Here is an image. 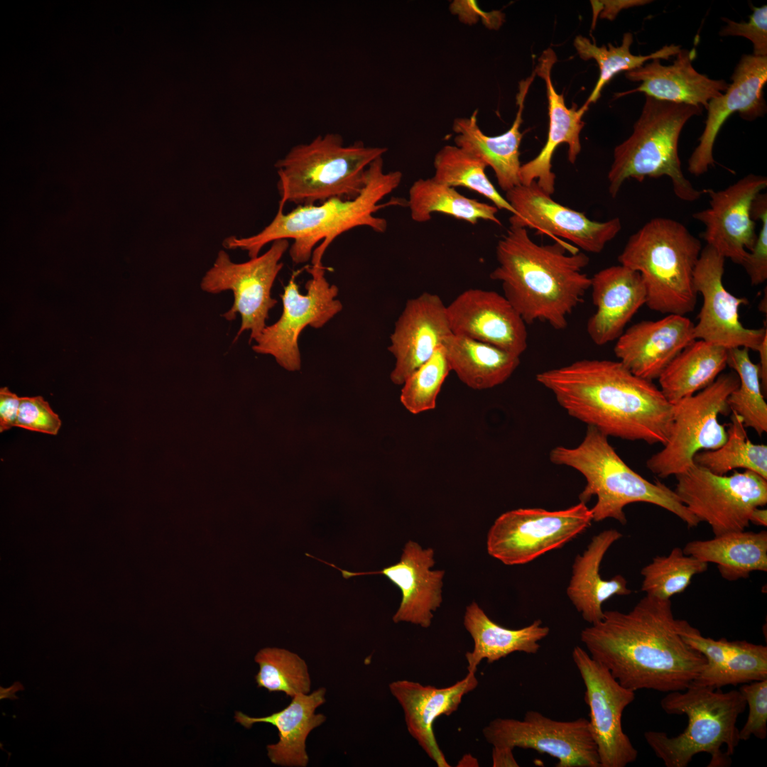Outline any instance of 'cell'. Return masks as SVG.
Wrapping results in <instances>:
<instances>
[{"label": "cell", "mask_w": 767, "mask_h": 767, "mask_svg": "<svg viewBox=\"0 0 767 767\" xmlns=\"http://www.w3.org/2000/svg\"><path fill=\"white\" fill-rule=\"evenodd\" d=\"M549 457L552 463L570 467L584 477L586 485L579 499L587 504L592 496L597 497L596 504L590 508L594 522L614 518L625 525L624 507L643 502L670 511L688 528L697 527L700 523L674 490L658 480L651 482L631 469L609 444L608 437L593 426L587 425L579 445L572 448L555 447Z\"/></svg>", "instance_id": "5b68a950"}, {"label": "cell", "mask_w": 767, "mask_h": 767, "mask_svg": "<svg viewBox=\"0 0 767 767\" xmlns=\"http://www.w3.org/2000/svg\"><path fill=\"white\" fill-rule=\"evenodd\" d=\"M513 750L507 747L493 746L492 766L494 767L518 766L519 765L513 756Z\"/></svg>", "instance_id": "f5cc1de1"}, {"label": "cell", "mask_w": 767, "mask_h": 767, "mask_svg": "<svg viewBox=\"0 0 767 767\" xmlns=\"http://www.w3.org/2000/svg\"><path fill=\"white\" fill-rule=\"evenodd\" d=\"M675 477L676 495L714 536L744 531L753 509L767 504V479L752 471L718 475L694 463Z\"/></svg>", "instance_id": "8fae6325"}, {"label": "cell", "mask_w": 767, "mask_h": 767, "mask_svg": "<svg viewBox=\"0 0 767 767\" xmlns=\"http://www.w3.org/2000/svg\"><path fill=\"white\" fill-rule=\"evenodd\" d=\"M739 691L749 707L747 719L739 731L740 741L751 736L764 739L767 735V679L745 683Z\"/></svg>", "instance_id": "bcb514c9"}, {"label": "cell", "mask_w": 767, "mask_h": 767, "mask_svg": "<svg viewBox=\"0 0 767 767\" xmlns=\"http://www.w3.org/2000/svg\"><path fill=\"white\" fill-rule=\"evenodd\" d=\"M749 522L756 526L766 527L767 510L761 507H756L754 508L749 516Z\"/></svg>", "instance_id": "11a10c76"}, {"label": "cell", "mask_w": 767, "mask_h": 767, "mask_svg": "<svg viewBox=\"0 0 767 767\" xmlns=\"http://www.w3.org/2000/svg\"><path fill=\"white\" fill-rule=\"evenodd\" d=\"M557 57L551 48L544 50L534 70L535 75L543 79L548 101L549 129L545 144L537 156L521 165L519 171L520 183L528 185L536 181L546 193L555 192V175L552 171V158L559 145L568 146L567 158L574 164L581 151L580 133L584 125L582 118L584 114L577 106L567 108L563 94H558L551 80V70Z\"/></svg>", "instance_id": "484cf974"}, {"label": "cell", "mask_w": 767, "mask_h": 767, "mask_svg": "<svg viewBox=\"0 0 767 767\" xmlns=\"http://www.w3.org/2000/svg\"><path fill=\"white\" fill-rule=\"evenodd\" d=\"M694 325L685 315L675 314L637 322L617 339L614 354L632 374L653 381L695 340Z\"/></svg>", "instance_id": "603a6c76"}, {"label": "cell", "mask_w": 767, "mask_h": 767, "mask_svg": "<svg viewBox=\"0 0 767 767\" xmlns=\"http://www.w3.org/2000/svg\"><path fill=\"white\" fill-rule=\"evenodd\" d=\"M590 289L596 310L586 330L592 342L602 346L621 335L646 304V293L640 273L621 264L597 272L591 278Z\"/></svg>", "instance_id": "4316f807"}, {"label": "cell", "mask_w": 767, "mask_h": 767, "mask_svg": "<svg viewBox=\"0 0 767 767\" xmlns=\"http://www.w3.org/2000/svg\"><path fill=\"white\" fill-rule=\"evenodd\" d=\"M752 219L760 220L761 225L752 249L748 251L741 266L745 268L754 285H760L767 279V195L759 193L754 199L751 209Z\"/></svg>", "instance_id": "f6af8a7d"}, {"label": "cell", "mask_w": 767, "mask_h": 767, "mask_svg": "<svg viewBox=\"0 0 767 767\" xmlns=\"http://www.w3.org/2000/svg\"><path fill=\"white\" fill-rule=\"evenodd\" d=\"M766 187V177L751 173L724 190H705L710 198L709 207L692 217L705 225L702 238L707 245L741 265L757 238L751 205Z\"/></svg>", "instance_id": "d6986e66"}, {"label": "cell", "mask_w": 767, "mask_h": 767, "mask_svg": "<svg viewBox=\"0 0 767 767\" xmlns=\"http://www.w3.org/2000/svg\"><path fill=\"white\" fill-rule=\"evenodd\" d=\"M759 354V371L763 393L767 391V335L761 343L758 350Z\"/></svg>", "instance_id": "db71d44e"}, {"label": "cell", "mask_w": 767, "mask_h": 767, "mask_svg": "<svg viewBox=\"0 0 767 767\" xmlns=\"http://www.w3.org/2000/svg\"><path fill=\"white\" fill-rule=\"evenodd\" d=\"M739 384L734 371L722 373L705 388L673 403L668 440L660 451L647 459L646 467L660 478L676 476L694 464L697 452L722 447L727 439V431L719 423V415L730 411L727 400Z\"/></svg>", "instance_id": "30bf717a"}, {"label": "cell", "mask_w": 767, "mask_h": 767, "mask_svg": "<svg viewBox=\"0 0 767 767\" xmlns=\"http://www.w3.org/2000/svg\"><path fill=\"white\" fill-rule=\"evenodd\" d=\"M725 259L708 245L700 253L694 284L703 303L698 322L694 325L695 338L727 349L744 347L756 352L767 329L746 328L739 320V307L748 304V300L736 297L725 288L722 282Z\"/></svg>", "instance_id": "ac0fdd59"}, {"label": "cell", "mask_w": 767, "mask_h": 767, "mask_svg": "<svg viewBox=\"0 0 767 767\" xmlns=\"http://www.w3.org/2000/svg\"><path fill=\"white\" fill-rule=\"evenodd\" d=\"M443 345L451 370L474 390L504 383L520 364L519 356L465 336L452 334Z\"/></svg>", "instance_id": "836d02e7"}, {"label": "cell", "mask_w": 767, "mask_h": 767, "mask_svg": "<svg viewBox=\"0 0 767 767\" xmlns=\"http://www.w3.org/2000/svg\"><path fill=\"white\" fill-rule=\"evenodd\" d=\"M20 397L12 393L9 388L0 389V432H4L15 427Z\"/></svg>", "instance_id": "f907efd6"}, {"label": "cell", "mask_w": 767, "mask_h": 767, "mask_svg": "<svg viewBox=\"0 0 767 767\" xmlns=\"http://www.w3.org/2000/svg\"><path fill=\"white\" fill-rule=\"evenodd\" d=\"M451 371L445 347L442 344L403 384L401 403L413 414L434 409L442 386Z\"/></svg>", "instance_id": "ee69618b"}, {"label": "cell", "mask_w": 767, "mask_h": 767, "mask_svg": "<svg viewBox=\"0 0 767 767\" xmlns=\"http://www.w3.org/2000/svg\"><path fill=\"white\" fill-rule=\"evenodd\" d=\"M306 269L311 276L305 284L307 293H300L293 275L281 295V317L266 325L252 346L254 352L273 357L281 366L290 371L301 366L298 341L305 327L321 328L342 310V303L337 299L338 288L327 282L322 263Z\"/></svg>", "instance_id": "5bb4252c"}, {"label": "cell", "mask_w": 767, "mask_h": 767, "mask_svg": "<svg viewBox=\"0 0 767 767\" xmlns=\"http://www.w3.org/2000/svg\"><path fill=\"white\" fill-rule=\"evenodd\" d=\"M695 628L675 617L670 599L646 594L627 613L604 611L600 621L581 631L580 639L624 687L668 693L686 689L706 664L683 638Z\"/></svg>", "instance_id": "6da1fadb"}, {"label": "cell", "mask_w": 767, "mask_h": 767, "mask_svg": "<svg viewBox=\"0 0 767 767\" xmlns=\"http://www.w3.org/2000/svg\"><path fill=\"white\" fill-rule=\"evenodd\" d=\"M727 23L719 31L720 36H741L749 39L753 44V55L757 57L767 56V6L753 7V13L748 22H736L722 18Z\"/></svg>", "instance_id": "c3c4849f"}, {"label": "cell", "mask_w": 767, "mask_h": 767, "mask_svg": "<svg viewBox=\"0 0 767 767\" xmlns=\"http://www.w3.org/2000/svg\"><path fill=\"white\" fill-rule=\"evenodd\" d=\"M452 13L459 16L460 21L467 23H473L481 17L483 23L489 28H498L503 21V13L499 11L484 12L482 11L474 1H455L450 6Z\"/></svg>", "instance_id": "681fc988"}, {"label": "cell", "mask_w": 767, "mask_h": 767, "mask_svg": "<svg viewBox=\"0 0 767 767\" xmlns=\"http://www.w3.org/2000/svg\"><path fill=\"white\" fill-rule=\"evenodd\" d=\"M464 625L474 641L472 651L465 654L467 672L476 673L483 659L492 663L514 652L536 653L539 641L550 629L540 619L519 629H510L493 621L474 602L466 608Z\"/></svg>", "instance_id": "1f68e13d"}, {"label": "cell", "mask_w": 767, "mask_h": 767, "mask_svg": "<svg viewBox=\"0 0 767 767\" xmlns=\"http://www.w3.org/2000/svg\"><path fill=\"white\" fill-rule=\"evenodd\" d=\"M62 422L42 396L20 397L15 427L55 435Z\"/></svg>", "instance_id": "7dc6e473"}, {"label": "cell", "mask_w": 767, "mask_h": 767, "mask_svg": "<svg viewBox=\"0 0 767 767\" xmlns=\"http://www.w3.org/2000/svg\"><path fill=\"white\" fill-rule=\"evenodd\" d=\"M452 334L482 342L521 357L528 347L526 324L497 292L470 288L447 306Z\"/></svg>", "instance_id": "ffe728a7"}, {"label": "cell", "mask_w": 767, "mask_h": 767, "mask_svg": "<svg viewBox=\"0 0 767 767\" xmlns=\"http://www.w3.org/2000/svg\"><path fill=\"white\" fill-rule=\"evenodd\" d=\"M633 40L632 33L627 32L624 34L620 46L608 43L607 46L599 47L582 36L575 38L574 45L580 57L584 60H594L599 69V79L586 102L580 109L584 113L589 104L599 98L604 87L618 73L637 69L649 60H668L676 56L681 50L680 45L670 44L647 55H636L630 52Z\"/></svg>", "instance_id": "8d00e7d4"}, {"label": "cell", "mask_w": 767, "mask_h": 767, "mask_svg": "<svg viewBox=\"0 0 767 767\" xmlns=\"http://www.w3.org/2000/svg\"><path fill=\"white\" fill-rule=\"evenodd\" d=\"M728 349L695 339L684 349L660 375L665 397L675 403L712 384L727 366Z\"/></svg>", "instance_id": "e575fe53"}, {"label": "cell", "mask_w": 767, "mask_h": 767, "mask_svg": "<svg viewBox=\"0 0 767 767\" xmlns=\"http://www.w3.org/2000/svg\"><path fill=\"white\" fill-rule=\"evenodd\" d=\"M493 746L531 749L556 758L557 767H600L589 720L557 721L537 711L522 719L496 718L482 730Z\"/></svg>", "instance_id": "9a60e30c"}, {"label": "cell", "mask_w": 767, "mask_h": 767, "mask_svg": "<svg viewBox=\"0 0 767 767\" xmlns=\"http://www.w3.org/2000/svg\"><path fill=\"white\" fill-rule=\"evenodd\" d=\"M708 563L685 555L682 548H674L668 555L656 556L641 571L643 576L641 590L646 595L662 599H670L683 592L692 577L705 572Z\"/></svg>", "instance_id": "60d3db41"}, {"label": "cell", "mask_w": 767, "mask_h": 767, "mask_svg": "<svg viewBox=\"0 0 767 767\" xmlns=\"http://www.w3.org/2000/svg\"><path fill=\"white\" fill-rule=\"evenodd\" d=\"M288 247V239L274 241L264 254L244 263L233 262L225 251L220 250L202 277L200 288L206 293L232 291L233 305L222 317L232 321L237 314L240 315L241 325L234 341L244 332L250 331L251 343L266 327L268 312L277 304L271 296L272 287L283 266L281 259Z\"/></svg>", "instance_id": "4fadbf2b"}, {"label": "cell", "mask_w": 767, "mask_h": 767, "mask_svg": "<svg viewBox=\"0 0 767 767\" xmlns=\"http://www.w3.org/2000/svg\"><path fill=\"white\" fill-rule=\"evenodd\" d=\"M702 249L685 225L656 217L629 237L618 261L640 273L651 310L685 315L697 303L694 271Z\"/></svg>", "instance_id": "52a82bcc"}, {"label": "cell", "mask_w": 767, "mask_h": 767, "mask_svg": "<svg viewBox=\"0 0 767 767\" xmlns=\"http://www.w3.org/2000/svg\"><path fill=\"white\" fill-rule=\"evenodd\" d=\"M496 256L498 266L489 277L501 283L504 296L526 324L565 329L590 289L591 278L582 271L588 256L562 240L538 244L526 228L513 226L499 240Z\"/></svg>", "instance_id": "3957f363"}, {"label": "cell", "mask_w": 767, "mask_h": 767, "mask_svg": "<svg viewBox=\"0 0 767 767\" xmlns=\"http://www.w3.org/2000/svg\"><path fill=\"white\" fill-rule=\"evenodd\" d=\"M387 151L357 141L345 145L340 134L319 135L294 146L278 160L279 206L315 205L334 198L353 200L364 188L367 168Z\"/></svg>", "instance_id": "ba28073f"}, {"label": "cell", "mask_w": 767, "mask_h": 767, "mask_svg": "<svg viewBox=\"0 0 767 767\" xmlns=\"http://www.w3.org/2000/svg\"><path fill=\"white\" fill-rule=\"evenodd\" d=\"M690 684L681 691L668 692L660 700L668 714H685L688 723L680 734L670 737L661 731H647L644 738L666 767H686L700 753L711 756L708 767L731 765L730 756L740 739L736 723L746 702L739 691L722 692Z\"/></svg>", "instance_id": "8992f818"}, {"label": "cell", "mask_w": 767, "mask_h": 767, "mask_svg": "<svg viewBox=\"0 0 767 767\" xmlns=\"http://www.w3.org/2000/svg\"><path fill=\"white\" fill-rule=\"evenodd\" d=\"M24 687L20 682H15L11 686L8 688L0 687V699H9L17 700L18 697L16 696L15 693L19 690H23Z\"/></svg>", "instance_id": "9f6ffc18"}, {"label": "cell", "mask_w": 767, "mask_h": 767, "mask_svg": "<svg viewBox=\"0 0 767 767\" xmlns=\"http://www.w3.org/2000/svg\"><path fill=\"white\" fill-rule=\"evenodd\" d=\"M572 657L585 686L584 701L600 767H625L638 756L622 728L623 712L633 702L635 692L621 685L581 647L574 648Z\"/></svg>", "instance_id": "2e32d148"}, {"label": "cell", "mask_w": 767, "mask_h": 767, "mask_svg": "<svg viewBox=\"0 0 767 767\" xmlns=\"http://www.w3.org/2000/svg\"><path fill=\"white\" fill-rule=\"evenodd\" d=\"M259 665L255 676L258 687L269 692H281L288 697L310 692L311 679L308 665L299 655L279 648H265L254 657Z\"/></svg>", "instance_id": "b9f144b4"}, {"label": "cell", "mask_w": 767, "mask_h": 767, "mask_svg": "<svg viewBox=\"0 0 767 767\" xmlns=\"http://www.w3.org/2000/svg\"><path fill=\"white\" fill-rule=\"evenodd\" d=\"M477 685L475 673L470 672L461 680L445 687L423 685L408 680H396L388 685L403 710L408 733L438 767L450 765L437 744L434 722L442 715L449 716L457 711L463 697Z\"/></svg>", "instance_id": "d4e9b609"}, {"label": "cell", "mask_w": 767, "mask_h": 767, "mask_svg": "<svg viewBox=\"0 0 767 767\" xmlns=\"http://www.w3.org/2000/svg\"><path fill=\"white\" fill-rule=\"evenodd\" d=\"M505 199L515 212L509 217L510 226L535 229L555 241L565 239L589 253H600L621 229L619 218L591 220L555 201L536 181L516 186L506 192Z\"/></svg>", "instance_id": "e0dca14e"}, {"label": "cell", "mask_w": 767, "mask_h": 767, "mask_svg": "<svg viewBox=\"0 0 767 767\" xmlns=\"http://www.w3.org/2000/svg\"><path fill=\"white\" fill-rule=\"evenodd\" d=\"M433 165L435 180L452 187L468 188L490 200L498 210L515 214L488 178L486 165L462 148L455 145L443 146L435 154Z\"/></svg>", "instance_id": "f35d334b"}, {"label": "cell", "mask_w": 767, "mask_h": 767, "mask_svg": "<svg viewBox=\"0 0 767 767\" xmlns=\"http://www.w3.org/2000/svg\"><path fill=\"white\" fill-rule=\"evenodd\" d=\"M767 679V647L736 641L724 662L709 672H700L692 683L714 689Z\"/></svg>", "instance_id": "7bdbcfd3"}, {"label": "cell", "mask_w": 767, "mask_h": 767, "mask_svg": "<svg viewBox=\"0 0 767 767\" xmlns=\"http://www.w3.org/2000/svg\"><path fill=\"white\" fill-rule=\"evenodd\" d=\"M407 204L410 217L416 222H428L431 214L439 212L473 225L483 219L501 226L496 216L498 209L494 205L469 198L433 178H419L412 184Z\"/></svg>", "instance_id": "d590c367"}, {"label": "cell", "mask_w": 767, "mask_h": 767, "mask_svg": "<svg viewBox=\"0 0 767 767\" xmlns=\"http://www.w3.org/2000/svg\"><path fill=\"white\" fill-rule=\"evenodd\" d=\"M325 688L320 687L308 694L292 697L287 707L270 715L251 717L236 712L234 718L247 729L256 723H267L276 727L279 740L266 747L271 763L285 767H306L309 762L307 738L327 719L323 714L315 712L325 702Z\"/></svg>", "instance_id": "f546056e"}, {"label": "cell", "mask_w": 767, "mask_h": 767, "mask_svg": "<svg viewBox=\"0 0 767 767\" xmlns=\"http://www.w3.org/2000/svg\"><path fill=\"white\" fill-rule=\"evenodd\" d=\"M452 334L447 306L439 295L425 292L408 300L390 337L388 350L396 359L391 381L403 385Z\"/></svg>", "instance_id": "7402d4cb"}, {"label": "cell", "mask_w": 767, "mask_h": 767, "mask_svg": "<svg viewBox=\"0 0 767 767\" xmlns=\"http://www.w3.org/2000/svg\"><path fill=\"white\" fill-rule=\"evenodd\" d=\"M695 55L694 49H681L672 65H663L660 60L655 59L626 72L628 80L641 83L633 89L616 94V97L638 92L658 100L707 109L709 102L722 95L729 85L723 80H713L699 73L692 64Z\"/></svg>", "instance_id": "83f0119b"}, {"label": "cell", "mask_w": 767, "mask_h": 767, "mask_svg": "<svg viewBox=\"0 0 767 767\" xmlns=\"http://www.w3.org/2000/svg\"><path fill=\"white\" fill-rule=\"evenodd\" d=\"M603 6H605L604 9L602 12L601 16L602 18H607L610 20H613L617 13L624 9H627L632 6L644 5L649 4L651 1L646 0H628V1H601Z\"/></svg>", "instance_id": "816d5d0a"}, {"label": "cell", "mask_w": 767, "mask_h": 767, "mask_svg": "<svg viewBox=\"0 0 767 767\" xmlns=\"http://www.w3.org/2000/svg\"><path fill=\"white\" fill-rule=\"evenodd\" d=\"M434 550L423 549L417 543L409 540L403 550L399 562L380 571L354 572L339 570L344 578L366 575L381 574L396 584L401 591L399 607L393 616L394 623L409 622L428 628L433 618V611L442 602L443 570H430L434 564Z\"/></svg>", "instance_id": "cb8c5ba5"}, {"label": "cell", "mask_w": 767, "mask_h": 767, "mask_svg": "<svg viewBox=\"0 0 767 767\" xmlns=\"http://www.w3.org/2000/svg\"><path fill=\"white\" fill-rule=\"evenodd\" d=\"M622 536L616 529L604 530L594 535L584 553L575 558L567 594L584 620L590 624L602 619V605L604 602L614 595L631 593L627 580L621 575L605 580L599 574L600 565L606 551Z\"/></svg>", "instance_id": "4dcf8cb0"}, {"label": "cell", "mask_w": 767, "mask_h": 767, "mask_svg": "<svg viewBox=\"0 0 767 767\" xmlns=\"http://www.w3.org/2000/svg\"><path fill=\"white\" fill-rule=\"evenodd\" d=\"M592 513L585 503L566 509L518 508L502 513L490 528L488 553L505 565L528 563L562 548L591 525Z\"/></svg>", "instance_id": "7c38bea8"}, {"label": "cell", "mask_w": 767, "mask_h": 767, "mask_svg": "<svg viewBox=\"0 0 767 767\" xmlns=\"http://www.w3.org/2000/svg\"><path fill=\"white\" fill-rule=\"evenodd\" d=\"M702 107L661 101L646 96L643 109L631 136L614 151L607 175L609 192L616 197L630 178H670L680 200L694 202L705 190H697L684 175L678 155L680 133L687 121L700 115Z\"/></svg>", "instance_id": "9c48e42d"}, {"label": "cell", "mask_w": 767, "mask_h": 767, "mask_svg": "<svg viewBox=\"0 0 767 767\" xmlns=\"http://www.w3.org/2000/svg\"><path fill=\"white\" fill-rule=\"evenodd\" d=\"M685 555L717 565L728 581L747 578L754 571H767V531H740L716 535L709 540L688 542Z\"/></svg>", "instance_id": "d6a6232c"}, {"label": "cell", "mask_w": 767, "mask_h": 767, "mask_svg": "<svg viewBox=\"0 0 767 767\" xmlns=\"http://www.w3.org/2000/svg\"><path fill=\"white\" fill-rule=\"evenodd\" d=\"M535 76L533 71L531 76L520 82L516 96L518 111L511 126L505 133L495 136L486 135L477 123L478 109L469 117L455 119L452 124L456 134L455 146L490 166L498 185L506 192L521 184L519 148L523 134L520 128L525 99Z\"/></svg>", "instance_id": "f1b7e54d"}, {"label": "cell", "mask_w": 767, "mask_h": 767, "mask_svg": "<svg viewBox=\"0 0 767 767\" xmlns=\"http://www.w3.org/2000/svg\"><path fill=\"white\" fill-rule=\"evenodd\" d=\"M749 351L744 347L728 349L727 366L737 374L739 384L728 396L727 403L731 411L741 416L745 428L754 429L761 436L767 432V404L758 364L752 362Z\"/></svg>", "instance_id": "ab89813d"}, {"label": "cell", "mask_w": 767, "mask_h": 767, "mask_svg": "<svg viewBox=\"0 0 767 767\" xmlns=\"http://www.w3.org/2000/svg\"><path fill=\"white\" fill-rule=\"evenodd\" d=\"M731 79L725 93L709 102L704 131L688 160L687 170L695 176L703 175L716 163L714 142L731 114L739 112L741 118L752 121L766 112L763 89L767 82V56L743 55Z\"/></svg>", "instance_id": "44dd1931"}, {"label": "cell", "mask_w": 767, "mask_h": 767, "mask_svg": "<svg viewBox=\"0 0 767 767\" xmlns=\"http://www.w3.org/2000/svg\"><path fill=\"white\" fill-rule=\"evenodd\" d=\"M402 177L398 170L384 173L383 158L379 157L368 167L365 185L356 198H334L318 205H298L288 213L278 207L271 222L261 232L248 237H227L222 245L227 249L246 251L252 259L259 256L266 244L290 239L293 243L289 254L294 263L311 259L312 265L320 264L327 249L342 234L362 226L379 233L386 231L387 221L374 213L384 207L401 204L398 199L379 202L399 186Z\"/></svg>", "instance_id": "277c9868"}, {"label": "cell", "mask_w": 767, "mask_h": 767, "mask_svg": "<svg viewBox=\"0 0 767 767\" xmlns=\"http://www.w3.org/2000/svg\"><path fill=\"white\" fill-rule=\"evenodd\" d=\"M572 417L609 436L649 445L668 440L673 405L653 381L621 361L582 359L538 374Z\"/></svg>", "instance_id": "7a4b0ae2"}, {"label": "cell", "mask_w": 767, "mask_h": 767, "mask_svg": "<svg viewBox=\"0 0 767 767\" xmlns=\"http://www.w3.org/2000/svg\"><path fill=\"white\" fill-rule=\"evenodd\" d=\"M730 420L724 444L714 450L697 452L694 463L718 475L741 468L767 479V446L751 442L742 418L735 412L731 411Z\"/></svg>", "instance_id": "74e56055"}]
</instances>
